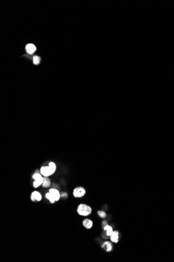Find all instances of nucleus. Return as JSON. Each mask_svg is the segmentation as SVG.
Here are the masks:
<instances>
[{"label": "nucleus", "mask_w": 174, "mask_h": 262, "mask_svg": "<svg viewBox=\"0 0 174 262\" xmlns=\"http://www.w3.org/2000/svg\"><path fill=\"white\" fill-rule=\"evenodd\" d=\"M32 178L34 180V181L33 182V187L35 188H37L42 185L43 176H42L40 172L35 173L32 175Z\"/></svg>", "instance_id": "f03ea898"}, {"label": "nucleus", "mask_w": 174, "mask_h": 262, "mask_svg": "<svg viewBox=\"0 0 174 262\" xmlns=\"http://www.w3.org/2000/svg\"><path fill=\"white\" fill-rule=\"evenodd\" d=\"M103 229H104V230L106 231V236H111V235L112 234V233H113V232L114 231L113 228H112V227L111 226L108 225V224L105 226L103 228Z\"/></svg>", "instance_id": "ddd939ff"}, {"label": "nucleus", "mask_w": 174, "mask_h": 262, "mask_svg": "<svg viewBox=\"0 0 174 262\" xmlns=\"http://www.w3.org/2000/svg\"><path fill=\"white\" fill-rule=\"evenodd\" d=\"M48 166L50 167L53 172L54 173L56 171V170H57V166H56L55 163L53 162H49Z\"/></svg>", "instance_id": "4468645a"}, {"label": "nucleus", "mask_w": 174, "mask_h": 262, "mask_svg": "<svg viewBox=\"0 0 174 262\" xmlns=\"http://www.w3.org/2000/svg\"><path fill=\"white\" fill-rule=\"evenodd\" d=\"M49 192H52L55 195V198H56V202H58L59 200L60 197H61V195H60L59 192L57 189L52 188H50L49 190Z\"/></svg>", "instance_id": "9b49d317"}, {"label": "nucleus", "mask_w": 174, "mask_h": 262, "mask_svg": "<svg viewBox=\"0 0 174 262\" xmlns=\"http://www.w3.org/2000/svg\"><path fill=\"white\" fill-rule=\"evenodd\" d=\"M42 195L40 192L38 191L35 190L31 192V196H30V199L32 202H39L42 200Z\"/></svg>", "instance_id": "39448f33"}, {"label": "nucleus", "mask_w": 174, "mask_h": 262, "mask_svg": "<svg viewBox=\"0 0 174 262\" xmlns=\"http://www.w3.org/2000/svg\"><path fill=\"white\" fill-rule=\"evenodd\" d=\"M26 50L27 53H28L29 54H32L36 51V47L34 44H27L26 46Z\"/></svg>", "instance_id": "6e6552de"}, {"label": "nucleus", "mask_w": 174, "mask_h": 262, "mask_svg": "<svg viewBox=\"0 0 174 262\" xmlns=\"http://www.w3.org/2000/svg\"><path fill=\"white\" fill-rule=\"evenodd\" d=\"M111 241L115 243H117L119 241V232L118 231H114L113 233L110 236Z\"/></svg>", "instance_id": "423d86ee"}, {"label": "nucleus", "mask_w": 174, "mask_h": 262, "mask_svg": "<svg viewBox=\"0 0 174 262\" xmlns=\"http://www.w3.org/2000/svg\"><path fill=\"white\" fill-rule=\"evenodd\" d=\"M40 172L43 176L45 177H49L54 174L50 167L48 166H43L40 169Z\"/></svg>", "instance_id": "20e7f679"}, {"label": "nucleus", "mask_w": 174, "mask_h": 262, "mask_svg": "<svg viewBox=\"0 0 174 262\" xmlns=\"http://www.w3.org/2000/svg\"><path fill=\"white\" fill-rule=\"evenodd\" d=\"M98 214L101 218L104 219L106 217V214L105 212L102 211V210H99L98 211Z\"/></svg>", "instance_id": "dca6fc26"}, {"label": "nucleus", "mask_w": 174, "mask_h": 262, "mask_svg": "<svg viewBox=\"0 0 174 262\" xmlns=\"http://www.w3.org/2000/svg\"><path fill=\"white\" fill-rule=\"evenodd\" d=\"M86 191L85 189L82 187H77L73 190V196L75 198H81L85 196L86 194Z\"/></svg>", "instance_id": "7ed1b4c3"}, {"label": "nucleus", "mask_w": 174, "mask_h": 262, "mask_svg": "<svg viewBox=\"0 0 174 262\" xmlns=\"http://www.w3.org/2000/svg\"><path fill=\"white\" fill-rule=\"evenodd\" d=\"M102 248H104L106 252H111L112 250L113 246H112V244L110 242L105 241L102 244Z\"/></svg>", "instance_id": "1a4fd4ad"}, {"label": "nucleus", "mask_w": 174, "mask_h": 262, "mask_svg": "<svg viewBox=\"0 0 174 262\" xmlns=\"http://www.w3.org/2000/svg\"><path fill=\"white\" fill-rule=\"evenodd\" d=\"M77 213L81 216H88L92 212V208L86 204H81L77 207Z\"/></svg>", "instance_id": "f257e3e1"}, {"label": "nucleus", "mask_w": 174, "mask_h": 262, "mask_svg": "<svg viewBox=\"0 0 174 262\" xmlns=\"http://www.w3.org/2000/svg\"><path fill=\"white\" fill-rule=\"evenodd\" d=\"M46 198L50 201V202L51 204H54L56 202V198L55 195L51 192H48L46 194Z\"/></svg>", "instance_id": "9d476101"}, {"label": "nucleus", "mask_w": 174, "mask_h": 262, "mask_svg": "<svg viewBox=\"0 0 174 262\" xmlns=\"http://www.w3.org/2000/svg\"><path fill=\"white\" fill-rule=\"evenodd\" d=\"M51 184V180L49 178V177H45L43 176V182L42 184V186L44 188H49L50 187Z\"/></svg>", "instance_id": "f8f14e48"}, {"label": "nucleus", "mask_w": 174, "mask_h": 262, "mask_svg": "<svg viewBox=\"0 0 174 262\" xmlns=\"http://www.w3.org/2000/svg\"><path fill=\"white\" fill-rule=\"evenodd\" d=\"M83 226L87 229H90L93 226V221L89 219H85L82 221Z\"/></svg>", "instance_id": "0eeeda50"}, {"label": "nucleus", "mask_w": 174, "mask_h": 262, "mask_svg": "<svg viewBox=\"0 0 174 262\" xmlns=\"http://www.w3.org/2000/svg\"><path fill=\"white\" fill-rule=\"evenodd\" d=\"M40 58L39 57V56H33V64H36V65L38 64L39 63H40Z\"/></svg>", "instance_id": "2eb2a0df"}]
</instances>
